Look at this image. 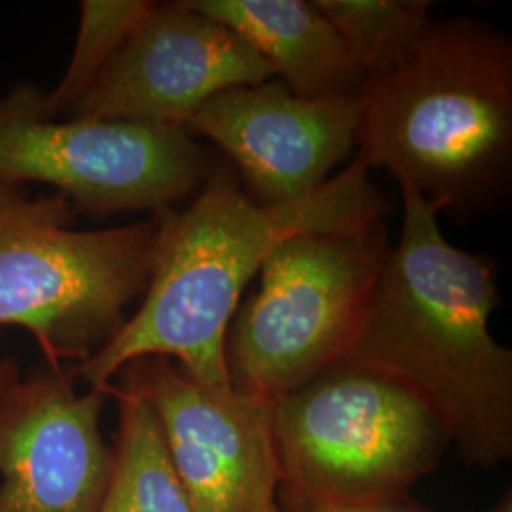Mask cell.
Listing matches in <instances>:
<instances>
[{
  "label": "cell",
  "instance_id": "6da1fadb",
  "mask_svg": "<svg viewBox=\"0 0 512 512\" xmlns=\"http://www.w3.org/2000/svg\"><path fill=\"white\" fill-rule=\"evenodd\" d=\"M389 211L391 202L361 160L308 196L274 205L255 202L232 165H213L184 209L154 215L158 236L139 310L69 374L107 393L131 361L165 357L200 384L230 385L226 332L275 247L298 234L363 228Z\"/></svg>",
  "mask_w": 512,
  "mask_h": 512
},
{
  "label": "cell",
  "instance_id": "7a4b0ae2",
  "mask_svg": "<svg viewBox=\"0 0 512 512\" xmlns=\"http://www.w3.org/2000/svg\"><path fill=\"white\" fill-rule=\"evenodd\" d=\"M403 194V230L389 249L348 359L403 380L431 404L471 467L512 456V351L492 334L497 268L456 247L437 205Z\"/></svg>",
  "mask_w": 512,
  "mask_h": 512
},
{
  "label": "cell",
  "instance_id": "3957f363",
  "mask_svg": "<svg viewBox=\"0 0 512 512\" xmlns=\"http://www.w3.org/2000/svg\"><path fill=\"white\" fill-rule=\"evenodd\" d=\"M357 148L401 192L458 222L503 209L512 190V42L475 18L431 19L391 71L359 92Z\"/></svg>",
  "mask_w": 512,
  "mask_h": 512
},
{
  "label": "cell",
  "instance_id": "277c9868",
  "mask_svg": "<svg viewBox=\"0 0 512 512\" xmlns=\"http://www.w3.org/2000/svg\"><path fill=\"white\" fill-rule=\"evenodd\" d=\"M74 209L50 192L0 184V329L31 332L50 368L90 359L145 293L156 220L73 228Z\"/></svg>",
  "mask_w": 512,
  "mask_h": 512
},
{
  "label": "cell",
  "instance_id": "5b68a950",
  "mask_svg": "<svg viewBox=\"0 0 512 512\" xmlns=\"http://www.w3.org/2000/svg\"><path fill=\"white\" fill-rule=\"evenodd\" d=\"M272 427L281 492L336 505L403 499L450 444L418 391L355 359L274 401Z\"/></svg>",
  "mask_w": 512,
  "mask_h": 512
},
{
  "label": "cell",
  "instance_id": "8992f818",
  "mask_svg": "<svg viewBox=\"0 0 512 512\" xmlns=\"http://www.w3.org/2000/svg\"><path fill=\"white\" fill-rule=\"evenodd\" d=\"M389 249L385 220L275 247L226 332L230 387L274 403L348 359Z\"/></svg>",
  "mask_w": 512,
  "mask_h": 512
},
{
  "label": "cell",
  "instance_id": "52a82bcc",
  "mask_svg": "<svg viewBox=\"0 0 512 512\" xmlns=\"http://www.w3.org/2000/svg\"><path fill=\"white\" fill-rule=\"evenodd\" d=\"M40 101L33 84L0 97V184H46L74 213L160 215L198 192L215 165L186 129L52 118Z\"/></svg>",
  "mask_w": 512,
  "mask_h": 512
},
{
  "label": "cell",
  "instance_id": "ba28073f",
  "mask_svg": "<svg viewBox=\"0 0 512 512\" xmlns=\"http://www.w3.org/2000/svg\"><path fill=\"white\" fill-rule=\"evenodd\" d=\"M116 378L154 410L194 512H270L281 486L272 401L200 384L165 357L131 361Z\"/></svg>",
  "mask_w": 512,
  "mask_h": 512
},
{
  "label": "cell",
  "instance_id": "9c48e42d",
  "mask_svg": "<svg viewBox=\"0 0 512 512\" xmlns=\"http://www.w3.org/2000/svg\"><path fill=\"white\" fill-rule=\"evenodd\" d=\"M272 78L266 59L186 0L152 4L69 116L186 129L213 95Z\"/></svg>",
  "mask_w": 512,
  "mask_h": 512
},
{
  "label": "cell",
  "instance_id": "30bf717a",
  "mask_svg": "<svg viewBox=\"0 0 512 512\" xmlns=\"http://www.w3.org/2000/svg\"><path fill=\"white\" fill-rule=\"evenodd\" d=\"M359 95L306 99L279 78L213 95L186 131L228 156L255 202H291L329 181L357 148Z\"/></svg>",
  "mask_w": 512,
  "mask_h": 512
},
{
  "label": "cell",
  "instance_id": "8fae6325",
  "mask_svg": "<svg viewBox=\"0 0 512 512\" xmlns=\"http://www.w3.org/2000/svg\"><path fill=\"white\" fill-rule=\"evenodd\" d=\"M73 382L48 366L0 395V512L99 511L112 471L99 427L107 393Z\"/></svg>",
  "mask_w": 512,
  "mask_h": 512
},
{
  "label": "cell",
  "instance_id": "7c38bea8",
  "mask_svg": "<svg viewBox=\"0 0 512 512\" xmlns=\"http://www.w3.org/2000/svg\"><path fill=\"white\" fill-rule=\"evenodd\" d=\"M247 42L294 95H359L365 74L313 0H186Z\"/></svg>",
  "mask_w": 512,
  "mask_h": 512
},
{
  "label": "cell",
  "instance_id": "4fadbf2b",
  "mask_svg": "<svg viewBox=\"0 0 512 512\" xmlns=\"http://www.w3.org/2000/svg\"><path fill=\"white\" fill-rule=\"evenodd\" d=\"M107 395L118 404V435L109 488L97 512H194L147 399L120 378Z\"/></svg>",
  "mask_w": 512,
  "mask_h": 512
},
{
  "label": "cell",
  "instance_id": "5bb4252c",
  "mask_svg": "<svg viewBox=\"0 0 512 512\" xmlns=\"http://www.w3.org/2000/svg\"><path fill=\"white\" fill-rule=\"evenodd\" d=\"M330 19L365 80L391 71L425 31L427 0H313Z\"/></svg>",
  "mask_w": 512,
  "mask_h": 512
},
{
  "label": "cell",
  "instance_id": "9a60e30c",
  "mask_svg": "<svg viewBox=\"0 0 512 512\" xmlns=\"http://www.w3.org/2000/svg\"><path fill=\"white\" fill-rule=\"evenodd\" d=\"M154 2L147 0H84L69 67L52 92L42 93V110L69 116L78 99L105 69Z\"/></svg>",
  "mask_w": 512,
  "mask_h": 512
},
{
  "label": "cell",
  "instance_id": "2e32d148",
  "mask_svg": "<svg viewBox=\"0 0 512 512\" xmlns=\"http://www.w3.org/2000/svg\"><path fill=\"white\" fill-rule=\"evenodd\" d=\"M283 494V511L285 512H425L414 505H406L403 499L385 501V503H368V505H336L317 499H308L300 495Z\"/></svg>",
  "mask_w": 512,
  "mask_h": 512
},
{
  "label": "cell",
  "instance_id": "e0dca14e",
  "mask_svg": "<svg viewBox=\"0 0 512 512\" xmlns=\"http://www.w3.org/2000/svg\"><path fill=\"white\" fill-rule=\"evenodd\" d=\"M21 374H19V365L16 359L12 357H4L0 359V395L10 387L16 384Z\"/></svg>",
  "mask_w": 512,
  "mask_h": 512
},
{
  "label": "cell",
  "instance_id": "ac0fdd59",
  "mask_svg": "<svg viewBox=\"0 0 512 512\" xmlns=\"http://www.w3.org/2000/svg\"><path fill=\"white\" fill-rule=\"evenodd\" d=\"M486 512H512V494L511 492H507V494L503 495L497 503H495L494 507L490 509V511Z\"/></svg>",
  "mask_w": 512,
  "mask_h": 512
},
{
  "label": "cell",
  "instance_id": "d6986e66",
  "mask_svg": "<svg viewBox=\"0 0 512 512\" xmlns=\"http://www.w3.org/2000/svg\"><path fill=\"white\" fill-rule=\"evenodd\" d=\"M270 512H285V511H283V509H281V505H277V503H275L274 507H272V509H270Z\"/></svg>",
  "mask_w": 512,
  "mask_h": 512
}]
</instances>
